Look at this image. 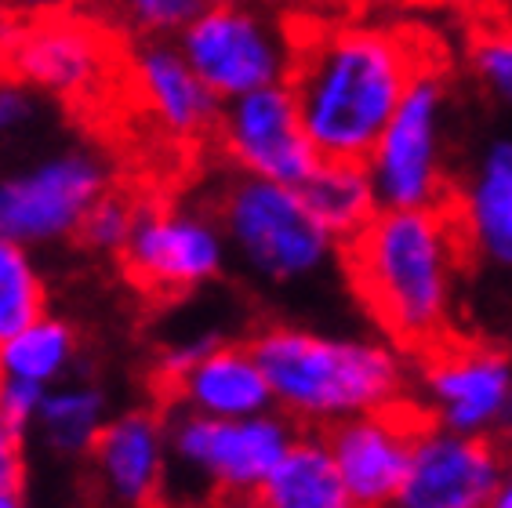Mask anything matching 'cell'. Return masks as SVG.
Instances as JSON below:
<instances>
[{
	"instance_id": "obj_1",
	"label": "cell",
	"mask_w": 512,
	"mask_h": 508,
	"mask_svg": "<svg viewBox=\"0 0 512 508\" xmlns=\"http://www.w3.org/2000/svg\"><path fill=\"white\" fill-rule=\"evenodd\" d=\"M469 262L451 207L378 211V218L342 247V265L367 316L404 352L454 342L458 284Z\"/></svg>"
},
{
	"instance_id": "obj_2",
	"label": "cell",
	"mask_w": 512,
	"mask_h": 508,
	"mask_svg": "<svg viewBox=\"0 0 512 508\" xmlns=\"http://www.w3.org/2000/svg\"><path fill=\"white\" fill-rule=\"evenodd\" d=\"M422 62L400 33L382 26H331L295 48L287 88L320 160L367 164L396 117Z\"/></svg>"
},
{
	"instance_id": "obj_3",
	"label": "cell",
	"mask_w": 512,
	"mask_h": 508,
	"mask_svg": "<svg viewBox=\"0 0 512 508\" xmlns=\"http://www.w3.org/2000/svg\"><path fill=\"white\" fill-rule=\"evenodd\" d=\"M251 352L269 378L276 411L298 429L327 432L414 400V371L393 342L269 327L251 342Z\"/></svg>"
},
{
	"instance_id": "obj_4",
	"label": "cell",
	"mask_w": 512,
	"mask_h": 508,
	"mask_svg": "<svg viewBox=\"0 0 512 508\" xmlns=\"http://www.w3.org/2000/svg\"><path fill=\"white\" fill-rule=\"evenodd\" d=\"M215 222L247 273L273 287L306 284L342 254V244L309 211L302 189L240 171L218 193Z\"/></svg>"
},
{
	"instance_id": "obj_5",
	"label": "cell",
	"mask_w": 512,
	"mask_h": 508,
	"mask_svg": "<svg viewBox=\"0 0 512 508\" xmlns=\"http://www.w3.org/2000/svg\"><path fill=\"white\" fill-rule=\"evenodd\" d=\"M298 425L280 411L222 421L175 411L168 418V472H182L211 505H247L258 498L298 443Z\"/></svg>"
},
{
	"instance_id": "obj_6",
	"label": "cell",
	"mask_w": 512,
	"mask_h": 508,
	"mask_svg": "<svg viewBox=\"0 0 512 508\" xmlns=\"http://www.w3.org/2000/svg\"><path fill=\"white\" fill-rule=\"evenodd\" d=\"M451 91L444 77L422 69L396 117L367 157L382 211H436L451 204L454 175L447 164Z\"/></svg>"
},
{
	"instance_id": "obj_7",
	"label": "cell",
	"mask_w": 512,
	"mask_h": 508,
	"mask_svg": "<svg viewBox=\"0 0 512 508\" xmlns=\"http://www.w3.org/2000/svg\"><path fill=\"white\" fill-rule=\"evenodd\" d=\"M175 44L218 102L287 84L295 66V44L284 30L237 0H215Z\"/></svg>"
},
{
	"instance_id": "obj_8",
	"label": "cell",
	"mask_w": 512,
	"mask_h": 508,
	"mask_svg": "<svg viewBox=\"0 0 512 508\" xmlns=\"http://www.w3.org/2000/svg\"><path fill=\"white\" fill-rule=\"evenodd\" d=\"M414 403L436 429L498 440L512 407V356L480 342H447L414 371Z\"/></svg>"
},
{
	"instance_id": "obj_9",
	"label": "cell",
	"mask_w": 512,
	"mask_h": 508,
	"mask_svg": "<svg viewBox=\"0 0 512 508\" xmlns=\"http://www.w3.org/2000/svg\"><path fill=\"white\" fill-rule=\"evenodd\" d=\"M106 186V164L84 149L0 178V236L22 247L77 236L88 211L106 196Z\"/></svg>"
},
{
	"instance_id": "obj_10",
	"label": "cell",
	"mask_w": 512,
	"mask_h": 508,
	"mask_svg": "<svg viewBox=\"0 0 512 508\" xmlns=\"http://www.w3.org/2000/svg\"><path fill=\"white\" fill-rule=\"evenodd\" d=\"M215 135L233 171L266 178L276 186L302 189L320 167V157L298 113L295 91L287 84L222 102Z\"/></svg>"
},
{
	"instance_id": "obj_11",
	"label": "cell",
	"mask_w": 512,
	"mask_h": 508,
	"mask_svg": "<svg viewBox=\"0 0 512 508\" xmlns=\"http://www.w3.org/2000/svg\"><path fill=\"white\" fill-rule=\"evenodd\" d=\"M120 258L142 291L186 294L211 284L226 269L229 244L211 215L186 207L138 204L135 229Z\"/></svg>"
},
{
	"instance_id": "obj_12",
	"label": "cell",
	"mask_w": 512,
	"mask_h": 508,
	"mask_svg": "<svg viewBox=\"0 0 512 508\" xmlns=\"http://www.w3.org/2000/svg\"><path fill=\"white\" fill-rule=\"evenodd\" d=\"M0 69L33 91L84 98L106 77L109 40L99 26L66 15L0 22Z\"/></svg>"
},
{
	"instance_id": "obj_13",
	"label": "cell",
	"mask_w": 512,
	"mask_h": 508,
	"mask_svg": "<svg viewBox=\"0 0 512 508\" xmlns=\"http://www.w3.org/2000/svg\"><path fill=\"white\" fill-rule=\"evenodd\" d=\"M433 421L418 403H400L389 411L349 418L320 432L356 508H393L411 469L418 436Z\"/></svg>"
},
{
	"instance_id": "obj_14",
	"label": "cell",
	"mask_w": 512,
	"mask_h": 508,
	"mask_svg": "<svg viewBox=\"0 0 512 508\" xmlns=\"http://www.w3.org/2000/svg\"><path fill=\"white\" fill-rule=\"evenodd\" d=\"M509 447L498 440L429 429L418 436L411 469L393 508H487L505 476Z\"/></svg>"
},
{
	"instance_id": "obj_15",
	"label": "cell",
	"mask_w": 512,
	"mask_h": 508,
	"mask_svg": "<svg viewBox=\"0 0 512 508\" xmlns=\"http://www.w3.org/2000/svg\"><path fill=\"white\" fill-rule=\"evenodd\" d=\"M447 207L469 258L512 273V131H494L473 149Z\"/></svg>"
},
{
	"instance_id": "obj_16",
	"label": "cell",
	"mask_w": 512,
	"mask_h": 508,
	"mask_svg": "<svg viewBox=\"0 0 512 508\" xmlns=\"http://www.w3.org/2000/svg\"><path fill=\"white\" fill-rule=\"evenodd\" d=\"M91 469L106 505L160 508L168 498V421L149 411L113 418L91 447Z\"/></svg>"
},
{
	"instance_id": "obj_17",
	"label": "cell",
	"mask_w": 512,
	"mask_h": 508,
	"mask_svg": "<svg viewBox=\"0 0 512 508\" xmlns=\"http://www.w3.org/2000/svg\"><path fill=\"white\" fill-rule=\"evenodd\" d=\"M160 389L175 411L200 414V418L240 421L276 411L273 389L258 356L251 352V342L211 345L175 378L160 381Z\"/></svg>"
},
{
	"instance_id": "obj_18",
	"label": "cell",
	"mask_w": 512,
	"mask_h": 508,
	"mask_svg": "<svg viewBox=\"0 0 512 508\" xmlns=\"http://www.w3.org/2000/svg\"><path fill=\"white\" fill-rule=\"evenodd\" d=\"M131 80L146 113L175 138H200L218 127V102L193 73L175 40H142L131 51Z\"/></svg>"
},
{
	"instance_id": "obj_19",
	"label": "cell",
	"mask_w": 512,
	"mask_h": 508,
	"mask_svg": "<svg viewBox=\"0 0 512 508\" xmlns=\"http://www.w3.org/2000/svg\"><path fill=\"white\" fill-rule=\"evenodd\" d=\"M251 508H356L320 432H302Z\"/></svg>"
},
{
	"instance_id": "obj_20",
	"label": "cell",
	"mask_w": 512,
	"mask_h": 508,
	"mask_svg": "<svg viewBox=\"0 0 512 508\" xmlns=\"http://www.w3.org/2000/svg\"><path fill=\"white\" fill-rule=\"evenodd\" d=\"M302 196L316 222L342 247L353 244L382 211L367 164H349V160H320V167L302 186Z\"/></svg>"
},
{
	"instance_id": "obj_21",
	"label": "cell",
	"mask_w": 512,
	"mask_h": 508,
	"mask_svg": "<svg viewBox=\"0 0 512 508\" xmlns=\"http://www.w3.org/2000/svg\"><path fill=\"white\" fill-rule=\"evenodd\" d=\"M40 429L44 440L62 458H80L91 454L95 440L106 429V396L91 385H73V389L48 392V400L40 407Z\"/></svg>"
},
{
	"instance_id": "obj_22",
	"label": "cell",
	"mask_w": 512,
	"mask_h": 508,
	"mask_svg": "<svg viewBox=\"0 0 512 508\" xmlns=\"http://www.w3.org/2000/svg\"><path fill=\"white\" fill-rule=\"evenodd\" d=\"M77 352V334L73 327L55 316H44L33 327L11 338L0 349V378L15 381H33V385H48L51 378H59L69 367Z\"/></svg>"
},
{
	"instance_id": "obj_23",
	"label": "cell",
	"mask_w": 512,
	"mask_h": 508,
	"mask_svg": "<svg viewBox=\"0 0 512 508\" xmlns=\"http://www.w3.org/2000/svg\"><path fill=\"white\" fill-rule=\"evenodd\" d=\"M44 320V284L26 247L0 236V349Z\"/></svg>"
},
{
	"instance_id": "obj_24",
	"label": "cell",
	"mask_w": 512,
	"mask_h": 508,
	"mask_svg": "<svg viewBox=\"0 0 512 508\" xmlns=\"http://www.w3.org/2000/svg\"><path fill=\"white\" fill-rule=\"evenodd\" d=\"M215 0H113L120 22L142 40H178Z\"/></svg>"
},
{
	"instance_id": "obj_25",
	"label": "cell",
	"mask_w": 512,
	"mask_h": 508,
	"mask_svg": "<svg viewBox=\"0 0 512 508\" xmlns=\"http://www.w3.org/2000/svg\"><path fill=\"white\" fill-rule=\"evenodd\" d=\"M473 77L502 109L512 113V30H487L469 51Z\"/></svg>"
},
{
	"instance_id": "obj_26",
	"label": "cell",
	"mask_w": 512,
	"mask_h": 508,
	"mask_svg": "<svg viewBox=\"0 0 512 508\" xmlns=\"http://www.w3.org/2000/svg\"><path fill=\"white\" fill-rule=\"evenodd\" d=\"M138 204H131L128 196L106 193L99 204L91 207L84 225H80V244H88L91 251L102 254H120L128 247V236L135 229Z\"/></svg>"
},
{
	"instance_id": "obj_27",
	"label": "cell",
	"mask_w": 512,
	"mask_h": 508,
	"mask_svg": "<svg viewBox=\"0 0 512 508\" xmlns=\"http://www.w3.org/2000/svg\"><path fill=\"white\" fill-rule=\"evenodd\" d=\"M44 400H48V389H44V385L0 378V411H4V418H8L19 432H26V425L40 418Z\"/></svg>"
},
{
	"instance_id": "obj_28",
	"label": "cell",
	"mask_w": 512,
	"mask_h": 508,
	"mask_svg": "<svg viewBox=\"0 0 512 508\" xmlns=\"http://www.w3.org/2000/svg\"><path fill=\"white\" fill-rule=\"evenodd\" d=\"M37 95L19 80H0V135H15L37 117Z\"/></svg>"
},
{
	"instance_id": "obj_29",
	"label": "cell",
	"mask_w": 512,
	"mask_h": 508,
	"mask_svg": "<svg viewBox=\"0 0 512 508\" xmlns=\"http://www.w3.org/2000/svg\"><path fill=\"white\" fill-rule=\"evenodd\" d=\"M22 490V432L0 411V498Z\"/></svg>"
},
{
	"instance_id": "obj_30",
	"label": "cell",
	"mask_w": 512,
	"mask_h": 508,
	"mask_svg": "<svg viewBox=\"0 0 512 508\" xmlns=\"http://www.w3.org/2000/svg\"><path fill=\"white\" fill-rule=\"evenodd\" d=\"M69 4L73 0H11V11L26 19H51V15H62Z\"/></svg>"
},
{
	"instance_id": "obj_31",
	"label": "cell",
	"mask_w": 512,
	"mask_h": 508,
	"mask_svg": "<svg viewBox=\"0 0 512 508\" xmlns=\"http://www.w3.org/2000/svg\"><path fill=\"white\" fill-rule=\"evenodd\" d=\"M487 508H512V443H509V461H505V476L494 490V498L487 501Z\"/></svg>"
},
{
	"instance_id": "obj_32",
	"label": "cell",
	"mask_w": 512,
	"mask_h": 508,
	"mask_svg": "<svg viewBox=\"0 0 512 508\" xmlns=\"http://www.w3.org/2000/svg\"><path fill=\"white\" fill-rule=\"evenodd\" d=\"M0 508H22L19 494H8V498H0Z\"/></svg>"
},
{
	"instance_id": "obj_33",
	"label": "cell",
	"mask_w": 512,
	"mask_h": 508,
	"mask_svg": "<svg viewBox=\"0 0 512 508\" xmlns=\"http://www.w3.org/2000/svg\"><path fill=\"white\" fill-rule=\"evenodd\" d=\"M502 436H509V443H512V407H509V418H505V432Z\"/></svg>"
},
{
	"instance_id": "obj_34",
	"label": "cell",
	"mask_w": 512,
	"mask_h": 508,
	"mask_svg": "<svg viewBox=\"0 0 512 508\" xmlns=\"http://www.w3.org/2000/svg\"><path fill=\"white\" fill-rule=\"evenodd\" d=\"M8 8H11V0H0V15H4Z\"/></svg>"
},
{
	"instance_id": "obj_35",
	"label": "cell",
	"mask_w": 512,
	"mask_h": 508,
	"mask_svg": "<svg viewBox=\"0 0 512 508\" xmlns=\"http://www.w3.org/2000/svg\"><path fill=\"white\" fill-rule=\"evenodd\" d=\"M211 508H244V505H211Z\"/></svg>"
}]
</instances>
